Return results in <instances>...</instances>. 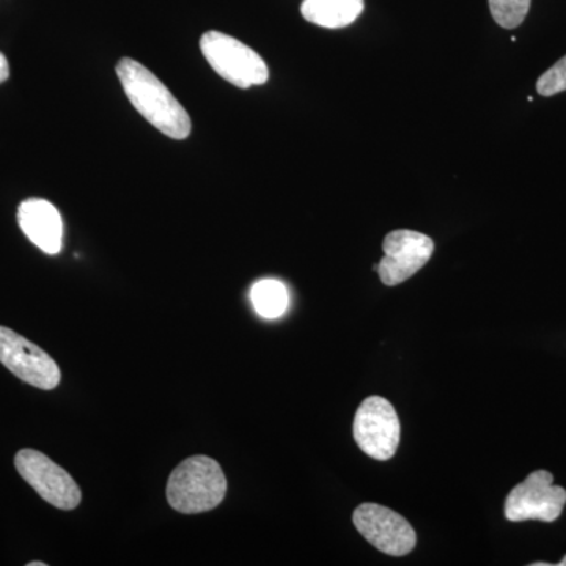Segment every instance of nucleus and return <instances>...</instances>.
I'll use <instances>...</instances> for the list:
<instances>
[{
    "label": "nucleus",
    "instance_id": "3",
    "mask_svg": "<svg viewBox=\"0 0 566 566\" xmlns=\"http://www.w3.org/2000/svg\"><path fill=\"white\" fill-rule=\"evenodd\" d=\"M200 50L211 69L230 84L240 88L266 84L270 77L266 63L252 48L222 32H207Z\"/></svg>",
    "mask_w": 566,
    "mask_h": 566
},
{
    "label": "nucleus",
    "instance_id": "13",
    "mask_svg": "<svg viewBox=\"0 0 566 566\" xmlns=\"http://www.w3.org/2000/svg\"><path fill=\"white\" fill-rule=\"evenodd\" d=\"M532 0H488L491 17L501 28L516 29L526 20Z\"/></svg>",
    "mask_w": 566,
    "mask_h": 566
},
{
    "label": "nucleus",
    "instance_id": "16",
    "mask_svg": "<svg viewBox=\"0 0 566 566\" xmlns=\"http://www.w3.org/2000/svg\"><path fill=\"white\" fill-rule=\"evenodd\" d=\"M29 566H46V564H43V562H31Z\"/></svg>",
    "mask_w": 566,
    "mask_h": 566
},
{
    "label": "nucleus",
    "instance_id": "2",
    "mask_svg": "<svg viewBox=\"0 0 566 566\" xmlns=\"http://www.w3.org/2000/svg\"><path fill=\"white\" fill-rule=\"evenodd\" d=\"M227 479L218 461L197 455L174 469L167 482V501L178 513L197 515L221 505Z\"/></svg>",
    "mask_w": 566,
    "mask_h": 566
},
{
    "label": "nucleus",
    "instance_id": "7",
    "mask_svg": "<svg viewBox=\"0 0 566 566\" xmlns=\"http://www.w3.org/2000/svg\"><path fill=\"white\" fill-rule=\"evenodd\" d=\"M0 363L33 387L52 390L61 382V368L50 354L9 327L0 326Z\"/></svg>",
    "mask_w": 566,
    "mask_h": 566
},
{
    "label": "nucleus",
    "instance_id": "1",
    "mask_svg": "<svg viewBox=\"0 0 566 566\" xmlns=\"http://www.w3.org/2000/svg\"><path fill=\"white\" fill-rule=\"evenodd\" d=\"M117 76L134 109L145 120L170 139H188L192 129L191 117L150 70L133 59H122Z\"/></svg>",
    "mask_w": 566,
    "mask_h": 566
},
{
    "label": "nucleus",
    "instance_id": "4",
    "mask_svg": "<svg viewBox=\"0 0 566 566\" xmlns=\"http://www.w3.org/2000/svg\"><path fill=\"white\" fill-rule=\"evenodd\" d=\"M353 434L365 455L374 460H390L400 444V419L386 398L368 397L354 417Z\"/></svg>",
    "mask_w": 566,
    "mask_h": 566
},
{
    "label": "nucleus",
    "instance_id": "6",
    "mask_svg": "<svg viewBox=\"0 0 566 566\" xmlns=\"http://www.w3.org/2000/svg\"><path fill=\"white\" fill-rule=\"evenodd\" d=\"M14 465L41 499L55 509L74 510L81 504V490L73 476L39 450H20Z\"/></svg>",
    "mask_w": 566,
    "mask_h": 566
},
{
    "label": "nucleus",
    "instance_id": "9",
    "mask_svg": "<svg viewBox=\"0 0 566 566\" xmlns=\"http://www.w3.org/2000/svg\"><path fill=\"white\" fill-rule=\"evenodd\" d=\"M385 259L378 263V273L387 286L400 285L419 273L430 262L434 243L427 234L415 230H395L382 243Z\"/></svg>",
    "mask_w": 566,
    "mask_h": 566
},
{
    "label": "nucleus",
    "instance_id": "17",
    "mask_svg": "<svg viewBox=\"0 0 566 566\" xmlns=\"http://www.w3.org/2000/svg\"><path fill=\"white\" fill-rule=\"evenodd\" d=\"M557 566H566V556L564 557V560L560 562V564H557Z\"/></svg>",
    "mask_w": 566,
    "mask_h": 566
},
{
    "label": "nucleus",
    "instance_id": "15",
    "mask_svg": "<svg viewBox=\"0 0 566 566\" xmlns=\"http://www.w3.org/2000/svg\"><path fill=\"white\" fill-rule=\"evenodd\" d=\"M9 76H10L9 61H7L6 55H3L2 52H0V84H2V82H6L7 80H9Z\"/></svg>",
    "mask_w": 566,
    "mask_h": 566
},
{
    "label": "nucleus",
    "instance_id": "11",
    "mask_svg": "<svg viewBox=\"0 0 566 566\" xmlns=\"http://www.w3.org/2000/svg\"><path fill=\"white\" fill-rule=\"evenodd\" d=\"M364 0H304L301 13L304 20L324 29H342L360 17Z\"/></svg>",
    "mask_w": 566,
    "mask_h": 566
},
{
    "label": "nucleus",
    "instance_id": "5",
    "mask_svg": "<svg viewBox=\"0 0 566 566\" xmlns=\"http://www.w3.org/2000/svg\"><path fill=\"white\" fill-rule=\"evenodd\" d=\"M565 504L566 491L554 485L553 474L535 471L506 497L505 517L512 523L531 520L554 523L564 512Z\"/></svg>",
    "mask_w": 566,
    "mask_h": 566
},
{
    "label": "nucleus",
    "instance_id": "14",
    "mask_svg": "<svg viewBox=\"0 0 566 566\" xmlns=\"http://www.w3.org/2000/svg\"><path fill=\"white\" fill-rule=\"evenodd\" d=\"M536 92L542 96H554L566 92V55L539 76L536 82Z\"/></svg>",
    "mask_w": 566,
    "mask_h": 566
},
{
    "label": "nucleus",
    "instance_id": "8",
    "mask_svg": "<svg viewBox=\"0 0 566 566\" xmlns=\"http://www.w3.org/2000/svg\"><path fill=\"white\" fill-rule=\"evenodd\" d=\"M353 523L368 543L387 556H406L416 547L415 528L403 516L387 506L359 505L354 510Z\"/></svg>",
    "mask_w": 566,
    "mask_h": 566
},
{
    "label": "nucleus",
    "instance_id": "12",
    "mask_svg": "<svg viewBox=\"0 0 566 566\" xmlns=\"http://www.w3.org/2000/svg\"><path fill=\"white\" fill-rule=\"evenodd\" d=\"M251 301L256 314L266 319H275L289 308V290L275 279H264L252 286Z\"/></svg>",
    "mask_w": 566,
    "mask_h": 566
},
{
    "label": "nucleus",
    "instance_id": "10",
    "mask_svg": "<svg viewBox=\"0 0 566 566\" xmlns=\"http://www.w3.org/2000/svg\"><path fill=\"white\" fill-rule=\"evenodd\" d=\"M18 222L25 237L44 253L62 251L63 222L61 212L43 199H29L18 208Z\"/></svg>",
    "mask_w": 566,
    "mask_h": 566
}]
</instances>
